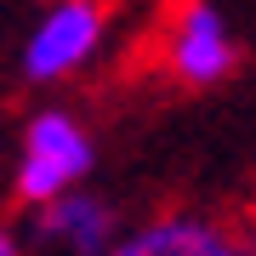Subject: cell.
I'll return each mask as SVG.
<instances>
[{"mask_svg":"<svg viewBox=\"0 0 256 256\" xmlns=\"http://www.w3.org/2000/svg\"><path fill=\"white\" fill-rule=\"evenodd\" d=\"M97 171V137L86 126V114L63 108V102H46L23 120L18 131V160H12V194L18 205H46L57 194L92 182Z\"/></svg>","mask_w":256,"mask_h":256,"instance_id":"1","label":"cell"},{"mask_svg":"<svg viewBox=\"0 0 256 256\" xmlns=\"http://www.w3.org/2000/svg\"><path fill=\"white\" fill-rule=\"evenodd\" d=\"M0 256H34L28 234H18V228H6V222H0Z\"/></svg>","mask_w":256,"mask_h":256,"instance_id":"6","label":"cell"},{"mask_svg":"<svg viewBox=\"0 0 256 256\" xmlns=\"http://www.w3.org/2000/svg\"><path fill=\"white\" fill-rule=\"evenodd\" d=\"M102 256H239V234L205 210H160L126 222Z\"/></svg>","mask_w":256,"mask_h":256,"instance_id":"5","label":"cell"},{"mask_svg":"<svg viewBox=\"0 0 256 256\" xmlns=\"http://www.w3.org/2000/svg\"><path fill=\"white\" fill-rule=\"evenodd\" d=\"M245 40L228 0H176L165 12V28L154 40V63L182 92H210L239 68Z\"/></svg>","mask_w":256,"mask_h":256,"instance_id":"2","label":"cell"},{"mask_svg":"<svg viewBox=\"0 0 256 256\" xmlns=\"http://www.w3.org/2000/svg\"><path fill=\"white\" fill-rule=\"evenodd\" d=\"M108 52V0H46L18 46V74L40 92L80 80Z\"/></svg>","mask_w":256,"mask_h":256,"instance_id":"3","label":"cell"},{"mask_svg":"<svg viewBox=\"0 0 256 256\" xmlns=\"http://www.w3.org/2000/svg\"><path fill=\"white\" fill-rule=\"evenodd\" d=\"M239 256H256V222H250L245 234H239Z\"/></svg>","mask_w":256,"mask_h":256,"instance_id":"7","label":"cell"},{"mask_svg":"<svg viewBox=\"0 0 256 256\" xmlns=\"http://www.w3.org/2000/svg\"><path fill=\"white\" fill-rule=\"evenodd\" d=\"M120 210L108 194H97L92 182L57 194V200L34 205V222H28V245L34 256H102L120 239Z\"/></svg>","mask_w":256,"mask_h":256,"instance_id":"4","label":"cell"}]
</instances>
